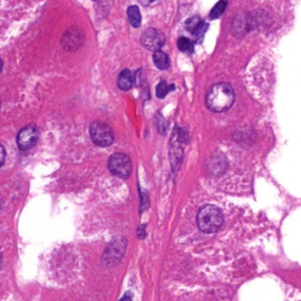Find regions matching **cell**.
I'll list each match as a JSON object with an SVG mask.
<instances>
[{"instance_id": "obj_1", "label": "cell", "mask_w": 301, "mask_h": 301, "mask_svg": "<svg viewBox=\"0 0 301 301\" xmlns=\"http://www.w3.org/2000/svg\"><path fill=\"white\" fill-rule=\"evenodd\" d=\"M235 101V93L228 83H216L206 96L207 107L214 112H223L232 107Z\"/></svg>"}, {"instance_id": "obj_2", "label": "cell", "mask_w": 301, "mask_h": 301, "mask_svg": "<svg viewBox=\"0 0 301 301\" xmlns=\"http://www.w3.org/2000/svg\"><path fill=\"white\" fill-rule=\"evenodd\" d=\"M197 225L200 231L212 234L220 230L224 223L223 211L215 205L203 206L197 214Z\"/></svg>"}, {"instance_id": "obj_3", "label": "cell", "mask_w": 301, "mask_h": 301, "mask_svg": "<svg viewBox=\"0 0 301 301\" xmlns=\"http://www.w3.org/2000/svg\"><path fill=\"white\" fill-rule=\"evenodd\" d=\"M128 241L124 237H117L109 243L102 256V264L105 268H112L120 263L126 253Z\"/></svg>"}, {"instance_id": "obj_4", "label": "cell", "mask_w": 301, "mask_h": 301, "mask_svg": "<svg viewBox=\"0 0 301 301\" xmlns=\"http://www.w3.org/2000/svg\"><path fill=\"white\" fill-rule=\"evenodd\" d=\"M93 143L98 147H110L114 142V133L107 124L99 120L94 121L89 128Z\"/></svg>"}, {"instance_id": "obj_5", "label": "cell", "mask_w": 301, "mask_h": 301, "mask_svg": "<svg viewBox=\"0 0 301 301\" xmlns=\"http://www.w3.org/2000/svg\"><path fill=\"white\" fill-rule=\"evenodd\" d=\"M108 168L113 175L119 178H129L133 170L131 158L127 154L115 153L109 158Z\"/></svg>"}, {"instance_id": "obj_6", "label": "cell", "mask_w": 301, "mask_h": 301, "mask_svg": "<svg viewBox=\"0 0 301 301\" xmlns=\"http://www.w3.org/2000/svg\"><path fill=\"white\" fill-rule=\"evenodd\" d=\"M85 42V35L79 27H70L61 38V46L67 51H76Z\"/></svg>"}, {"instance_id": "obj_7", "label": "cell", "mask_w": 301, "mask_h": 301, "mask_svg": "<svg viewBox=\"0 0 301 301\" xmlns=\"http://www.w3.org/2000/svg\"><path fill=\"white\" fill-rule=\"evenodd\" d=\"M141 43L147 50L158 51L165 43V36L162 31L150 27L144 31L141 36Z\"/></svg>"}, {"instance_id": "obj_8", "label": "cell", "mask_w": 301, "mask_h": 301, "mask_svg": "<svg viewBox=\"0 0 301 301\" xmlns=\"http://www.w3.org/2000/svg\"><path fill=\"white\" fill-rule=\"evenodd\" d=\"M39 139L38 129L35 126L22 128L17 136V144L20 150H28L35 146Z\"/></svg>"}, {"instance_id": "obj_9", "label": "cell", "mask_w": 301, "mask_h": 301, "mask_svg": "<svg viewBox=\"0 0 301 301\" xmlns=\"http://www.w3.org/2000/svg\"><path fill=\"white\" fill-rule=\"evenodd\" d=\"M185 25H186L187 30L197 37H200L204 35L205 32L207 30V27H208V24L205 23L204 20L201 19L199 16H193L192 18L187 19Z\"/></svg>"}, {"instance_id": "obj_10", "label": "cell", "mask_w": 301, "mask_h": 301, "mask_svg": "<svg viewBox=\"0 0 301 301\" xmlns=\"http://www.w3.org/2000/svg\"><path fill=\"white\" fill-rule=\"evenodd\" d=\"M134 85V76L129 69H124L118 77V87L123 91L131 89Z\"/></svg>"}, {"instance_id": "obj_11", "label": "cell", "mask_w": 301, "mask_h": 301, "mask_svg": "<svg viewBox=\"0 0 301 301\" xmlns=\"http://www.w3.org/2000/svg\"><path fill=\"white\" fill-rule=\"evenodd\" d=\"M153 61L154 66L160 70H167L170 68V60L169 56L162 50L155 51L153 54Z\"/></svg>"}, {"instance_id": "obj_12", "label": "cell", "mask_w": 301, "mask_h": 301, "mask_svg": "<svg viewBox=\"0 0 301 301\" xmlns=\"http://www.w3.org/2000/svg\"><path fill=\"white\" fill-rule=\"evenodd\" d=\"M128 16L129 21L134 27H140L142 25V15L140 12V9L136 5H130L128 8Z\"/></svg>"}, {"instance_id": "obj_13", "label": "cell", "mask_w": 301, "mask_h": 301, "mask_svg": "<svg viewBox=\"0 0 301 301\" xmlns=\"http://www.w3.org/2000/svg\"><path fill=\"white\" fill-rule=\"evenodd\" d=\"M177 44H178V50L182 52L193 53L194 51V45H193V42L187 37H184V36L179 37Z\"/></svg>"}, {"instance_id": "obj_14", "label": "cell", "mask_w": 301, "mask_h": 301, "mask_svg": "<svg viewBox=\"0 0 301 301\" xmlns=\"http://www.w3.org/2000/svg\"><path fill=\"white\" fill-rule=\"evenodd\" d=\"M175 89L176 88H175V86L173 84L169 85V84H167V82L165 81H161L159 82L158 85H157L156 89H155L156 96H157L158 98H164L169 93L171 92Z\"/></svg>"}, {"instance_id": "obj_15", "label": "cell", "mask_w": 301, "mask_h": 301, "mask_svg": "<svg viewBox=\"0 0 301 301\" xmlns=\"http://www.w3.org/2000/svg\"><path fill=\"white\" fill-rule=\"evenodd\" d=\"M227 4L226 1H219L218 3H216V5L213 7L210 12V18L212 19H218L224 13Z\"/></svg>"}, {"instance_id": "obj_16", "label": "cell", "mask_w": 301, "mask_h": 301, "mask_svg": "<svg viewBox=\"0 0 301 301\" xmlns=\"http://www.w3.org/2000/svg\"><path fill=\"white\" fill-rule=\"evenodd\" d=\"M4 158H5V150H4V148L2 146L1 148V164L2 165L4 164Z\"/></svg>"}, {"instance_id": "obj_17", "label": "cell", "mask_w": 301, "mask_h": 301, "mask_svg": "<svg viewBox=\"0 0 301 301\" xmlns=\"http://www.w3.org/2000/svg\"><path fill=\"white\" fill-rule=\"evenodd\" d=\"M120 301H132V299L129 295L127 294V295H125V296H124V297L122 298Z\"/></svg>"}]
</instances>
